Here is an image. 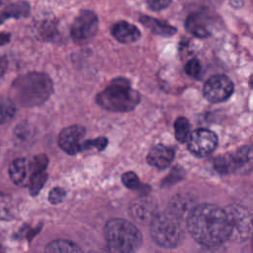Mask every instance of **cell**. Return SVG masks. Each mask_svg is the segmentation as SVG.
I'll return each mask as SVG.
<instances>
[{"label":"cell","instance_id":"cell-19","mask_svg":"<svg viewBox=\"0 0 253 253\" xmlns=\"http://www.w3.org/2000/svg\"><path fill=\"white\" fill-rule=\"evenodd\" d=\"M29 165L24 158L14 159L9 165V176L14 184H22L27 176Z\"/></svg>","mask_w":253,"mask_h":253},{"label":"cell","instance_id":"cell-13","mask_svg":"<svg viewBox=\"0 0 253 253\" xmlns=\"http://www.w3.org/2000/svg\"><path fill=\"white\" fill-rule=\"evenodd\" d=\"M175 152L173 148L164 144H157L153 146L147 154V162L156 168H167L173 161Z\"/></svg>","mask_w":253,"mask_h":253},{"label":"cell","instance_id":"cell-28","mask_svg":"<svg viewBox=\"0 0 253 253\" xmlns=\"http://www.w3.org/2000/svg\"><path fill=\"white\" fill-rule=\"evenodd\" d=\"M185 71L189 76L194 78H199L202 71V66L200 61L196 58H192L188 60L185 65Z\"/></svg>","mask_w":253,"mask_h":253},{"label":"cell","instance_id":"cell-16","mask_svg":"<svg viewBox=\"0 0 253 253\" xmlns=\"http://www.w3.org/2000/svg\"><path fill=\"white\" fill-rule=\"evenodd\" d=\"M30 4L27 1H18L16 3L10 4L0 13V25L11 18L19 19L28 17L30 15Z\"/></svg>","mask_w":253,"mask_h":253},{"label":"cell","instance_id":"cell-15","mask_svg":"<svg viewBox=\"0 0 253 253\" xmlns=\"http://www.w3.org/2000/svg\"><path fill=\"white\" fill-rule=\"evenodd\" d=\"M185 28L188 32L198 38H207L211 34L207 21L201 14L190 15L185 22Z\"/></svg>","mask_w":253,"mask_h":253},{"label":"cell","instance_id":"cell-27","mask_svg":"<svg viewBox=\"0 0 253 253\" xmlns=\"http://www.w3.org/2000/svg\"><path fill=\"white\" fill-rule=\"evenodd\" d=\"M47 164H48V159L44 154H39L35 156L29 165L31 174L45 171Z\"/></svg>","mask_w":253,"mask_h":253},{"label":"cell","instance_id":"cell-12","mask_svg":"<svg viewBox=\"0 0 253 253\" xmlns=\"http://www.w3.org/2000/svg\"><path fill=\"white\" fill-rule=\"evenodd\" d=\"M156 203L148 198H140L135 200L129 206V215L138 223H146L152 220L157 213Z\"/></svg>","mask_w":253,"mask_h":253},{"label":"cell","instance_id":"cell-1","mask_svg":"<svg viewBox=\"0 0 253 253\" xmlns=\"http://www.w3.org/2000/svg\"><path fill=\"white\" fill-rule=\"evenodd\" d=\"M187 228L198 243L207 247H216L229 236L225 211L211 204L194 207L187 217Z\"/></svg>","mask_w":253,"mask_h":253},{"label":"cell","instance_id":"cell-31","mask_svg":"<svg viewBox=\"0 0 253 253\" xmlns=\"http://www.w3.org/2000/svg\"><path fill=\"white\" fill-rule=\"evenodd\" d=\"M172 0H147V4L150 9L154 11H160L170 5Z\"/></svg>","mask_w":253,"mask_h":253},{"label":"cell","instance_id":"cell-26","mask_svg":"<svg viewBox=\"0 0 253 253\" xmlns=\"http://www.w3.org/2000/svg\"><path fill=\"white\" fill-rule=\"evenodd\" d=\"M46 180H47V174L45 173V171L31 174V179L29 182L30 194L33 196H36L42 189Z\"/></svg>","mask_w":253,"mask_h":253},{"label":"cell","instance_id":"cell-4","mask_svg":"<svg viewBox=\"0 0 253 253\" xmlns=\"http://www.w3.org/2000/svg\"><path fill=\"white\" fill-rule=\"evenodd\" d=\"M97 104L111 112H129L139 103V94L125 78L114 79L96 97Z\"/></svg>","mask_w":253,"mask_h":253},{"label":"cell","instance_id":"cell-21","mask_svg":"<svg viewBox=\"0 0 253 253\" xmlns=\"http://www.w3.org/2000/svg\"><path fill=\"white\" fill-rule=\"evenodd\" d=\"M16 114V104L11 98L0 96V125L6 124Z\"/></svg>","mask_w":253,"mask_h":253},{"label":"cell","instance_id":"cell-10","mask_svg":"<svg viewBox=\"0 0 253 253\" xmlns=\"http://www.w3.org/2000/svg\"><path fill=\"white\" fill-rule=\"evenodd\" d=\"M187 144L189 150L194 155L205 157L215 149L217 145V136L210 129L198 128L190 133Z\"/></svg>","mask_w":253,"mask_h":253},{"label":"cell","instance_id":"cell-17","mask_svg":"<svg viewBox=\"0 0 253 253\" xmlns=\"http://www.w3.org/2000/svg\"><path fill=\"white\" fill-rule=\"evenodd\" d=\"M140 22L145 27H147L152 33H154L156 35H159V36L169 37V36H172L176 33V29L173 26H171V25H169V24H167L163 21L150 18L148 16L141 17Z\"/></svg>","mask_w":253,"mask_h":253},{"label":"cell","instance_id":"cell-14","mask_svg":"<svg viewBox=\"0 0 253 253\" xmlns=\"http://www.w3.org/2000/svg\"><path fill=\"white\" fill-rule=\"evenodd\" d=\"M112 35L120 42L130 43L139 39L140 32L134 25L126 21H120L113 26Z\"/></svg>","mask_w":253,"mask_h":253},{"label":"cell","instance_id":"cell-3","mask_svg":"<svg viewBox=\"0 0 253 253\" xmlns=\"http://www.w3.org/2000/svg\"><path fill=\"white\" fill-rule=\"evenodd\" d=\"M105 237L112 253H134L142 243L137 227L123 218H112L106 223Z\"/></svg>","mask_w":253,"mask_h":253},{"label":"cell","instance_id":"cell-18","mask_svg":"<svg viewBox=\"0 0 253 253\" xmlns=\"http://www.w3.org/2000/svg\"><path fill=\"white\" fill-rule=\"evenodd\" d=\"M44 253H83V251L72 241L56 239L45 246Z\"/></svg>","mask_w":253,"mask_h":253},{"label":"cell","instance_id":"cell-9","mask_svg":"<svg viewBox=\"0 0 253 253\" xmlns=\"http://www.w3.org/2000/svg\"><path fill=\"white\" fill-rule=\"evenodd\" d=\"M233 89V83L227 76L216 74L206 81L204 85V96L211 103H220L232 95Z\"/></svg>","mask_w":253,"mask_h":253},{"label":"cell","instance_id":"cell-7","mask_svg":"<svg viewBox=\"0 0 253 253\" xmlns=\"http://www.w3.org/2000/svg\"><path fill=\"white\" fill-rule=\"evenodd\" d=\"M214 167L222 174L244 173L253 169V147L243 146L232 154L222 155L215 159Z\"/></svg>","mask_w":253,"mask_h":253},{"label":"cell","instance_id":"cell-34","mask_svg":"<svg viewBox=\"0 0 253 253\" xmlns=\"http://www.w3.org/2000/svg\"><path fill=\"white\" fill-rule=\"evenodd\" d=\"M0 253H4V249H3L2 245H1V243H0Z\"/></svg>","mask_w":253,"mask_h":253},{"label":"cell","instance_id":"cell-33","mask_svg":"<svg viewBox=\"0 0 253 253\" xmlns=\"http://www.w3.org/2000/svg\"><path fill=\"white\" fill-rule=\"evenodd\" d=\"M11 35L9 33H0V46L8 43L10 42Z\"/></svg>","mask_w":253,"mask_h":253},{"label":"cell","instance_id":"cell-24","mask_svg":"<svg viewBox=\"0 0 253 253\" xmlns=\"http://www.w3.org/2000/svg\"><path fill=\"white\" fill-rule=\"evenodd\" d=\"M175 128V137L179 142H187L189 135H190V123L189 121L184 118L180 117L175 121L174 124Z\"/></svg>","mask_w":253,"mask_h":253},{"label":"cell","instance_id":"cell-23","mask_svg":"<svg viewBox=\"0 0 253 253\" xmlns=\"http://www.w3.org/2000/svg\"><path fill=\"white\" fill-rule=\"evenodd\" d=\"M14 214L15 207L13 200L7 194L0 192V220L11 219Z\"/></svg>","mask_w":253,"mask_h":253},{"label":"cell","instance_id":"cell-35","mask_svg":"<svg viewBox=\"0 0 253 253\" xmlns=\"http://www.w3.org/2000/svg\"><path fill=\"white\" fill-rule=\"evenodd\" d=\"M252 249H253V234H252Z\"/></svg>","mask_w":253,"mask_h":253},{"label":"cell","instance_id":"cell-8","mask_svg":"<svg viewBox=\"0 0 253 253\" xmlns=\"http://www.w3.org/2000/svg\"><path fill=\"white\" fill-rule=\"evenodd\" d=\"M98 17L90 10H82L74 19L70 34L77 43H85L92 40L98 31Z\"/></svg>","mask_w":253,"mask_h":253},{"label":"cell","instance_id":"cell-36","mask_svg":"<svg viewBox=\"0 0 253 253\" xmlns=\"http://www.w3.org/2000/svg\"><path fill=\"white\" fill-rule=\"evenodd\" d=\"M1 2H2V0H0V3H1Z\"/></svg>","mask_w":253,"mask_h":253},{"label":"cell","instance_id":"cell-30","mask_svg":"<svg viewBox=\"0 0 253 253\" xmlns=\"http://www.w3.org/2000/svg\"><path fill=\"white\" fill-rule=\"evenodd\" d=\"M64 197H65V191L60 187H55L50 190V192L48 194V201L51 204L55 205V204L61 203L63 201Z\"/></svg>","mask_w":253,"mask_h":253},{"label":"cell","instance_id":"cell-22","mask_svg":"<svg viewBox=\"0 0 253 253\" xmlns=\"http://www.w3.org/2000/svg\"><path fill=\"white\" fill-rule=\"evenodd\" d=\"M38 34L39 38L42 41H53L58 36L57 25L54 21L45 20L39 25Z\"/></svg>","mask_w":253,"mask_h":253},{"label":"cell","instance_id":"cell-11","mask_svg":"<svg viewBox=\"0 0 253 253\" xmlns=\"http://www.w3.org/2000/svg\"><path fill=\"white\" fill-rule=\"evenodd\" d=\"M85 136V128L78 125L69 126L63 128L58 135L59 147L70 155H74L82 151L83 138Z\"/></svg>","mask_w":253,"mask_h":253},{"label":"cell","instance_id":"cell-20","mask_svg":"<svg viewBox=\"0 0 253 253\" xmlns=\"http://www.w3.org/2000/svg\"><path fill=\"white\" fill-rule=\"evenodd\" d=\"M193 209L194 207L192 206V202L188 200V198L177 196L175 199L172 200L169 211L175 213L176 215H178L179 217H181L182 219H184L186 214L188 217L189 213Z\"/></svg>","mask_w":253,"mask_h":253},{"label":"cell","instance_id":"cell-25","mask_svg":"<svg viewBox=\"0 0 253 253\" xmlns=\"http://www.w3.org/2000/svg\"><path fill=\"white\" fill-rule=\"evenodd\" d=\"M122 182L124 185L131 190L139 191L142 194H146V189H149L146 185L140 183L138 177L133 172H126L122 175Z\"/></svg>","mask_w":253,"mask_h":253},{"label":"cell","instance_id":"cell-6","mask_svg":"<svg viewBox=\"0 0 253 253\" xmlns=\"http://www.w3.org/2000/svg\"><path fill=\"white\" fill-rule=\"evenodd\" d=\"M228 220V239L235 242H244L253 234V216L243 206L228 205L225 209Z\"/></svg>","mask_w":253,"mask_h":253},{"label":"cell","instance_id":"cell-29","mask_svg":"<svg viewBox=\"0 0 253 253\" xmlns=\"http://www.w3.org/2000/svg\"><path fill=\"white\" fill-rule=\"evenodd\" d=\"M108 143V140L106 137H98L92 140H86L82 143V151L85 149L90 148H96L98 150H103Z\"/></svg>","mask_w":253,"mask_h":253},{"label":"cell","instance_id":"cell-5","mask_svg":"<svg viewBox=\"0 0 253 253\" xmlns=\"http://www.w3.org/2000/svg\"><path fill=\"white\" fill-rule=\"evenodd\" d=\"M183 220L170 211L157 212L150 221V235L153 241L163 248L178 247L185 237Z\"/></svg>","mask_w":253,"mask_h":253},{"label":"cell","instance_id":"cell-2","mask_svg":"<svg viewBox=\"0 0 253 253\" xmlns=\"http://www.w3.org/2000/svg\"><path fill=\"white\" fill-rule=\"evenodd\" d=\"M50 77L40 71H31L18 76L11 85V99L21 107H36L43 104L52 94Z\"/></svg>","mask_w":253,"mask_h":253},{"label":"cell","instance_id":"cell-32","mask_svg":"<svg viewBox=\"0 0 253 253\" xmlns=\"http://www.w3.org/2000/svg\"><path fill=\"white\" fill-rule=\"evenodd\" d=\"M8 66V60L6 56H0V77L4 75Z\"/></svg>","mask_w":253,"mask_h":253}]
</instances>
